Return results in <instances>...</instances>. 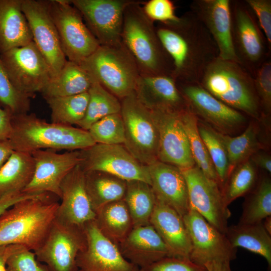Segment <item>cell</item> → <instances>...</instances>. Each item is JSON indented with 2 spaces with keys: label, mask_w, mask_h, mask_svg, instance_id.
<instances>
[{
  "label": "cell",
  "mask_w": 271,
  "mask_h": 271,
  "mask_svg": "<svg viewBox=\"0 0 271 271\" xmlns=\"http://www.w3.org/2000/svg\"><path fill=\"white\" fill-rule=\"evenodd\" d=\"M157 35L173 64L176 82L199 83L207 65L218 56L212 36L197 15L189 12L175 22L159 23Z\"/></svg>",
  "instance_id": "1"
},
{
  "label": "cell",
  "mask_w": 271,
  "mask_h": 271,
  "mask_svg": "<svg viewBox=\"0 0 271 271\" xmlns=\"http://www.w3.org/2000/svg\"><path fill=\"white\" fill-rule=\"evenodd\" d=\"M48 193L17 202L0 216V246L16 244L35 251L55 221L59 202Z\"/></svg>",
  "instance_id": "2"
},
{
  "label": "cell",
  "mask_w": 271,
  "mask_h": 271,
  "mask_svg": "<svg viewBox=\"0 0 271 271\" xmlns=\"http://www.w3.org/2000/svg\"><path fill=\"white\" fill-rule=\"evenodd\" d=\"M8 140L14 151L29 153L40 150H81L96 144L88 130L48 122L33 113L12 115Z\"/></svg>",
  "instance_id": "3"
},
{
  "label": "cell",
  "mask_w": 271,
  "mask_h": 271,
  "mask_svg": "<svg viewBox=\"0 0 271 271\" xmlns=\"http://www.w3.org/2000/svg\"><path fill=\"white\" fill-rule=\"evenodd\" d=\"M143 3L132 0L125 8L122 42L132 55L140 76H172V60L157 35L154 22L145 14Z\"/></svg>",
  "instance_id": "4"
},
{
  "label": "cell",
  "mask_w": 271,
  "mask_h": 271,
  "mask_svg": "<svg viewBox=\"0 0 271 271\" xmlns=\"http://www.w3.org/2000/svg\"><path fill=\"white\" fill-rule=\"evenodd\" d=\"M198 83L229 106L259 117L260 104L253 78L240 63L218 56L206 67Z\"/></svg>",
  "instance_id": "5"
},
{
  "label": "cell",
  "mask_w": 271,
  "mask_h": 271,
  "mask_svg": "<svg viewBox=\"0 0 271 271\" xmlns=\"http://www.w3.org/2000/svg\"><path fill=\"white\" fill-rule=\"evenodd\" d=\"M79 65L119 100L134 92L140 76L137 63L122 40L115 45H100Z\"/></svg>",
  "instance_id": "6"
},
{
  "label": "cell",
  "mask_w": 271,
  "mask_h": 271,
  "mask_svg": "<svg viewBox=\"0 0 271 271\" xmlns=\"http://www.w3.org/2000/svg\"><path fill=\"white\" fill-rule=\"evenodd\" d=\"M125 131L123 145L141 163L148 166L158 160L159 134L150 109L134 92L120 100Z\"/></svg>",
  "instance_id": "7"
},
{
  "label": "cell",
  "mask_w": 271,
  "mask_h": 271,
  "mask_svg": "<svg viewBox=\"0 0 271 271\" xmlns=\"http://www.w3.org/2000/svg\"><path fill=\"white\" fill-rule=\"evenodd\" d=\"M45 1L66 58L79 64L99 47V43L70 1Z\"/></svg>",
  "instance_id": "8"
},
{
  "label": "cell",
  "mask_w": 271,
  "mask_h": 271,
  "mask_svg": "<svg viewBox=\"0 0 271 271\" xmlns=\"http://www.w3.org/2000/svg\"><path fill=\"white\" fill-rule=\"evenodd\" d=\"M3 64L17 90L30 98L41 92L53 76L33 41L0 54Z\"/></svg>",
  "instance_id": "9"
},
{
  "label": "cell",
  "mask_w": 271,
  "mask_h": 271,
  "mask_svg": "<svg viewBox=\"0 0 271 271\" xmlns=\"http://www.w3.org/2000/svg\"><path fill=\"white\" fill-rule=\"evenodd\" d=\"M86 243L84 228L55 219L43 243L34 252L37 260L46 264L50 271H79L76 258Z\"/></svg>",
  "instance_id": "10"
},
{
  "label": "cell",
  "mask_w": 271,
  "mask_h": 271,
  "mask_svg": "<svg viewBox=\"0 0 271 271\" xmlns=\"http://www.w3.org/2000/svg\"><path fill=\"white\" fill-rule=\"evenodd\" d=\"M80 151V166L84 172H103L125 181L139 180L151 185L148 166L139 162L123 145L96 143Z\"/></svg>",
  "instance_id": "11"
},
{
  "label": "cell",
  "mask_w": 271,
  "mask_h": 271,
  "mask_svg": "<svg viewBox=\"0 0 271 271\" xmlns=\"http://www.w3.org/2000/svg\"><path fill=\"white\" fill-rule=\"evenodd\" d=\"M191 243L189 258L204 265L210 261L230 262L236 257L237 248L225 234L209 223L192 207L183 216Z\"/></svg>",
  "instance_id": "12"
},
{
  "label": "cell",
  "mask_w": 271,
  "mask_h": 271,
  "mask_svg": "<svg viewBox=\"0 0 271 271\" xmlns=\"http://www.w3.org/2000/svg\"><path fill=\"white\" fill-rule=\"evenodd\" d=\"M180 169L187 183L190 207L225 234L231 213L219 185L207 178L196 165Z\"/></svg>",
  "instance_id": "13"
},
{
  "label": "cell",
  "mask_w": 271,
  "mask_h": 271,
  "mask_svg": "<svg viewBox=\"0 0 271 271\" xmlns=\"http://www.w3.org/2000/svg\"><path fill=\"white\" fill-rule=\"evenodd\" d=\"M132 0H71L100 45L121 42L124 12Z\"/></svg>",
  "instance_id": "14"
},
{
  "label": "cell",
  "mask_w": 271,
  "mask_h": 271,
  "mask_svg": "<svg viewBox=\"0 0 271 271\" xmlns=\"http://www.w3.org/2000/svg\"><path fill=\"white\" fill-rule=\"evenodd\" d=\"M31 154L34 161V172L31 182L23 192L29 194L48 193L60 198L61 183L81 162L80 150L59 153L52 150H40Z\"/></svg>",
  "instance_id": "15"
},
{
  "label": "cell",
  "mask_w": 271,
  "mask_h": 271,
  "mask_svg": "<svg viewBox=\"0 0 271 271\" xmlns=\"http://www.w3.org/2000/svg\"><path fill=\"white\" fill-rule=\"evenodd\" d=\"M150 110L159 134L158 160L181 169L195 166L188 139L180 119L181 110Z\"/></svg>",
  "instance_id": "16"
},
{
  "label": "cell",
  "mask_w": 271,
  "mask_h": 271,
  "mask_svg": "<svg viewBox=\"0 0 271 271\" xmlns=\"http://www.w3.org/2000/svg\"><path fill=\"white\" fill-rule=\"evenodd\" d=\"M22 10L28 21L33 41L56 76L67 61L56 28L44 0H22ZM52 77V78H53Z\"/></svg>",
  "instance_id": "17"
},
{
  "label": "cell",
  "mask_w": 271,
  "mask_h": 271,
  "mask_svg": "<svg viewBox=\"0 0 271 271\" xmlns=\"http://www.w3.org/2000/svg\"><path fill=\"white\" fill-rule=\"evenodd\" d=\"M189 109L225 133L240 127L246 118L213 96L198 83L176 82Z\"/></svg>",
  "instance_id": "18"
},
{
  "label": "cell",
  "mask_w": 271,
  "mask_h": 271,
  "mask_svg": "<svg viewBox=\"0 0 271 271\" xmlns=\"http://www.w3.org/2000/svg\"><path fill=\"white\" fill-rule=\"evenodd\" d=\"M84 229L87 243L76 258L79 271H138L139 268L126 260L117 246L100 232L94 220Z\"/></svg>",
  "instance_id": "19"
},
{
  "label": "cell",
  "mask_w": 271,
  "mask_h": 271,
  "mask_svg": "<svg viewBox=\"0 0 271 271\" xmlns=\"http://www.w3.org/2000/svg\"><path fill=\"white\" fill-rule=\"evenodd\" d=\"M61 202L56 219L66 224L84 228L96 218L85 185V172L80 165L64 179L60 186Z\"/></svg>",
  "instance_id": "20"
},
{
  "label": "cell",
  "mask_w": 271,
  "mask_h": 271,
  "mask_svg": "<svg viewBox=\"0 0 271 271\" xmlns=\"http://www.w3.org/2000/svg\"><path fill=\"white\" fill-rule=\"evenodd\" d=\"M193 11L212 36L218 50V56L240 64L233 42L230 2L196 1L193 3Z\"/></svg>",
  "instance_id": "21"
},
{
  "label": "cell",
  "mask_w": 271,
  "mask_h": 271,
  "mask_svg": "<svg viewBox=\"0 0 271 271\" xmlns=\"http://www.w3.org/2000/svg\"><path fill=\"white\" fill-rule=\"evenodd\" d=\"M148 166L156 199L183 217L188 212L190 205L187 183L181 170L158 160Z\"/></svg>",
  "instance_id": "22"
},
{
  "label": "cell",
  "mask_w": 271,
  "mask_h": 271,
  "mask_svg": "<svg viewBox=\"0 0 271 271\" xmlns=\"http://www.w3.org/2000/svg\"><path fill=\"white\" fill-rule=\"evenodd\" d=\"M117 247L122 256L139 268L173 256L151 224L133 227Z\"/></svg>",
  "instance_id": "23"
},
{
  "label": "cell",
  "mask_w": 271,
  "mask_h": 271,
  "mask_svg": "<svg viewBox=\"0 0 271 271\" xmlns=\"http://www.w3.org/2000/svg\"><path fill=\"white\" fill-rule=\"evenodd\" d=\"M150 222L173 256L189 258L190 237L183 218L175 210L156 199Z\"/></svg>",
  "instance_id": "24"
},
{
  "label": "cell",
  "mask_w": 271,
  "mask_h": 271,
  "mask_svg": "<svg viewBox=\"0 0 271 271\" xmlns=\"http://www.w3.org/2000/svg\"><path fill=\"white\" fill-rule=\"evenodd\" d=\"M134 92L150 109L180 110L188 107L176 80L171 76H140Z\"/></svg>",
  "instance_id": "25"
},
{
  "label": "cell",
  "mask_w": 271,
  "mask_h": 271,
  "mask_svg": "<svg viewBox=\"0 0 271 271\" xmlns=\"http://www.w3.org/2000/svg\"><path fill=\"white\" fill-rule=\"evenodd\" d=\"M234 45L240 64L261 65L265 47L261 32L245 7L236 5L234 11Z\"/></svg>",
  "instance_id": "26"
},
{
  "label": "cell",
  "mask_w": 271,
  "mask_h": 271,
  "mask_svg": "<svg viewBox=\"0 0 271 271\" xmlns=\"http://www.w3.org/2000/svg\"><path fill=\"white\" fill-rule=\"evenodd\" d=\"M22 0H0V54L33 41Z\"/></svg>",
  "instance_id": "27"
},
{
  "label": "cell",
  "mask_w": 271,
  "mask_h": 271,
  "mask_svg": "<svg viewBox=\"0 0 271 271\" xmlns=\"http://www.w3.org/2000/svg\"><path fill=\"white\" fill-rule=\"evenodd\" d=\"M95 80L79 64L67 60L40 93L44 98L77 95L88 92Z\"/></svg>",
  "instance_id": "28"
},
{
  "label": "cell",
  "mask_w": 271,
  "mask_h": 271,
  "mask_svg": "<svg viewBox=\"0 0 271 271\" xmlns=\"http://www.w3.org/2000/svg\"><path fill=\"white\" fill-rule=\"evenodd\" d=\"M95 222L100 232L117 246L133 228L124 199L106 204L96 211Z\"/></svg>",
  "instance_id": "29"
},
{
  "label": "cell",
  "mask_w": 271,
  "mask_h": 271,
  "mask_svg": "<svg viewBox=\"0 0 271 271\" xmlns=\"http://www.w3.org/2000/svg\"><path fill=\"white\" fill-rule=\"evenodd\" d=\"M35 164L31 153L15 151L0 168V199L23 192L31 182Z\"/></svg>",
  "instance_id": "30"
},
{
  "label": "cell",
  "mask_w": 271,
  "mask_h": 271,
  "mask_svg": "<svg viewBox=\"0 0 271 271\" xmlns=\"http://www.w3.org/2000/svg\"><path fill=\"white\" fill-rule=\"evenodd\" d=\"M225 235L233 247H241L263 257L268 269L271 267V236L262 221L251 224L238 223L228 226Z\"/></svg>",
  "instance_id": "31"
},
{
  "label": "cell",
  "mask_w": 271,
  "mask_h": 271,
  "mask_svg": "<svg viewBox=\"0 0 271 271\" xmlns=\"http://www.w3.org/2000/svg\"><path fill=\"white\" fill-rule=\"evenodd\" d=\"M84 172L86 188L95 212L107 204L124 198L125 181L103 172Z\"/></svg>",
  "instance_id": "32"
},
{
  "label": "cell",
  "mask_w": 271,
  "mask_h": 271,
  "mask_svg": "<svg viewBox=\"0 0 271 271\" xmlns=\"http://www.w3.org/2000/svg\"><path fill=\"white\" fill-rule=\"evenodd\" d=\"M126 182V188L123 199L129 211L133 227L150 224L156 202L151 185L139 180Z\"/></svg>",
  "instance_id": "33"
},
{
  "label": "cell",
  "mask_w": 271,
  "mask_h": 271,
  "mask_svg": "<svg viewBox=\"0 0 271 271\" xmlns=\"http://www.w3.org/2000/svg\"><path fill=\"white\" fill-rule=\"evenodd\" d=\"M179 114L196 166L207 178L216 182L221 188L217 173L199 132L197 115L188 106L181 110Z\"/></svg>",
  "instance_id": "34"
},
{
  "label": "cell",
  "mask_w": 271,
  "mask_h": 271,
  "mask_svg": "<svg viewBox=\"0 0 271 271\" xmlns=\"http://www.w3.org/2000/svg\"><path fill=\"white\" fill-rule=\"evenodd\" d=\"M214 130L225 149L230 173L235 167L249 159L261 148L257 128L253 124H249L242 134L237 137H231Z\"/></svg>",
  "instance_id": "35"
},
{
  "label": "cell",
  "mask_w": 271,
  "mask_h": 271,
  "mask_svg": "<svg viewBox=\"0 0 271 271\" xmlns=\"http://www.w3.org/2000/svg\"><path fill=\"white\" fill-rule=\"evenodd\" d=\"M51 109V122L78 125L84 118L88 103V92L67 96L45 98Z\"/></svg>",
  "instance_id": "36"
},
{
  "label": "cell",
  "mask_w": 271,
  "mask_h": 271,
  "mask_svg": "<svg viewBox=\"0 0 271 271\" xmlns=\"http://www.w3.org/2000/svg\"><path fill=\"white\" fill-rule=\"evenodd\" d=\"M89 100L85 115L78 126L88 130L101 118L120 113V100L95 80L88 91Z\"/></svg>",
  "instance_id": "37"
},
{
  "label": "cell",
  "mask_w": 271,
  "mask_h": 271,
  "mask_svg": "<svg viewBox=\"0 0 271 271\" xmlns=\"http://www.w3.org/2000/svg\"><path fill=\"white\" fill-rule=\"evenodd\" d=\"M271 216V181L263 177L243 204L241 224L261 222Z\"/></svg>",
  "instance_id": "38"
},
{
  "label": "cell",
  "mask_w": 271,
  "mask_h": 271,
  "mask_svg": "<svg viewBox=\"0 0 271 271\" xmlns=\"http://www.w3.org/2000/svg\"><path fill=\"white\" fill-rule=\"evenodd\" d=\"M255 167L248 159L231 171L221 189L224 202L228 206L235 199L253 188L257 179Z\"/></svg>",
  "instance_id": "39"
},
{
  "label": "cell",
  "mask_w": 271,
  "mask_h": 271,
  "mask_svg": "<svg viewBox=\"0 0 271 271\" xmlns=\"http://www.w3.org/2000/svg\"><path fill=\"white\" fill-rule=\"evenodd\" d=\"M199 132L217 173L221 189L230 173V169L225 149L214 128L198 122Z\"/></svg>",
  "instance_id": "40"
},
{
  "label": "cell",
  "mask_w": 271,
  "mask_h": 271,
  "mask_svg": "<svg viewBox=\"0 0 271 271\" xmlns=\"http://www.w3.org/2000/svg\"><path fill=\"white\" fill-rule=\"evenodd\" d=\"M96 143L123 145L125 131L120 113L107 115L93 123L88 130Z\"/></svg>",
  "instance_id": "41"
},
{
  "label": "cell",
  "mask_w": 271,
  "mask_h": 271,
  "mask_svg": "<svg viewBox=\"0 0 271 271\" xmlns=\"http://www.w3.org/2000/svg\"><path fill=\"white\" fill-rule=\"evenodd\" d=\"M0 105L12 115L27 113L30 109V98L14 86L0 58Z\"/></svg>",
  "instance_id": "42"
},
{
  "label": "cell",
  "mask_w": 271,
  "mask_h": 271,
  "mask_svg": "<svg viewBox=\"0 0 271 271\" xmlns=\"http://www.w3.org/2000/svg\"><path fill=\"white\" fill-rule=\"evenodd\" d=\"M7 271H50L48 266L36 259L35 252L21 246L8 259Z\"/></svg>",
  "instance_id": "43"
},
{
  "label": "cell",
  "mask_w": 271,
  "mask_h": 271,
  "mask_svg": "<svg viewBox=\"0 0 271 271\" xmlns=\"http://www.w3.org/2000/svg\"><path fill=\"white\" fill-rule=\"evenodd\" d=\"M253 78L255 89L260 104L269 113L271 110V63L263 62L255 71Z\"/></svg>",
  "instance_id": "44"
},
{
  "label": "cell",
  "mask_w": 271,
  "mask_h": 271,
  "mask_svg": "<svg viewBox=\"0 0 271 271\" xmlns=\"http://www.w3.org/2000/svg\"><path fill=\"white\" fill-rule=\"evenodd\" d=\"M139 271H208L204 265L196 263L186 257L168 256L148 266L139 268Z\"/></svg>",
  "instance_id": "45"
},
{
  "label": "cell",
  "mask_w": 271,
  "mask_h": 271,
  "mask_svg": "<svg viewBox=\"0 0 271 271\" xmlns=\"http://www.w3.org/2000/svg\"><path fill=\"white\" fill-rule=\"evenodd\" d=\"M142 5L146 15L154 22L167 23L179 19L175 13V7L170 0H150Z\"/></svg>",
  "instance_id": "46"
},
{
  "label": "cell",
  "mask_w": 271,
  "mask_h": 271,
  "mask_svg": "<svg viewBox=\"0 0 271 271\" xmlns=\"http://www.w3.org/2000/svg\"><path fill=\"white\" fill-rule=\"evenodd\" d=\"M247 5L256 14L259 25L268 44L271 43V1L270 0H246Z\"/></svg>",
  "instance_id": "47"
},
{
  "label": "cell",
  "mask_w": 271,
  "mask_h": 271,
  "mask_svg": "<svg viewBox=\"0 0 271 271\" xmlns=\"http://www.w3.org/2000/svg\"><path fill=\"white\" fill-rule=\"evenodd\" d=\"M44 193L29 194L23 192L7 194L0 199V216L9 208L20 201L40 197Z\"/></svg>",
  "instance_id": "48"
},
{
  "label": "cell",
  "mask_w": 271,
  "mask_h": 271,
  "mask_svg": "<svg viewBox=\"0 0 271 271\" xmlns=\"http://www.w3.org/2000/svg\"><path fill=\"white\" fill-rule=\"evenodd\" d=\"M12 115L0 107V141L8 140L12 131Z\"/></svg>",
  "instance_id": "49"
},
{
  "label": "cell",
  "mask_w": 271,
  "mask_h": 271,
  "mask_svg": "<svg viewBox=\"0 0 271 271\" xmlns=\"http://www.w3.org/2000/svg\"><path fill=\"white\" fill-rule=\"evenodd\" d=\"M250 160L255 165L268 173H271V158L270 155L264 153L256 152L250 157Z\"/></svg>",
  "instance_id": "50"
},
{
  "label": "cell",
  "mask_w": 271,
  "mask_h": 271,
  "mask_svg": "<svg viewBox=\"0 0 271 271\" xmlns=\"http://www.w3.org/2000/svg\"><path fill=\"white\" fill-rule=\"evenodd\" d=\"M21 246L16 244L0 246V271H7L6 263L8 258Z\"/></svg>",
  "instance_id": "51"
},
{
  "label": "cell",
  "mask_w": 271,
  "mask_h": 271,
  "mask_svg": "<svg viewBox=\"0 0 271 271\" xmlns=\"http://www.w3.org/2000/svg\"><path fill=\"white\" fill-rule=\"evenodd\" d=\"M14 151L9 140L0 141V168Z\"/></svg>",
  "instance_id": "52"
},
{
  "label": "cell",
  "mask_w": 271,
  "mask_h": 271,
  "mask_svg": "<svg viewBox=\"0 0 271 271\" xmlns=\"http://www.w3.org/2000/svg\"><path fill=\"white\" fill-rule=\"evenodd\" d=\"M208 271H232L230 262L213 261L204 264Z\"/></svg>",
  "instance_id": "53"
},
{
  "label": "cell",
  "mask_w": 271,
  "mask_h": 271,
  "mask_svg": "<svg viewBox=\"0 0 271 271\" xmlns=\"http://www.w3.org/2000/svg\"><path fill=\"white\" fill-rule=\"evenodd\" d=\"M262 224L267 232L271 234V216L265 218L262 221Z\"/></svg>",
  "instance_id": "54"
},
{
  "label": "cell",
  "mask_w": 271,
  "mask_h": 271,
  "mask_svg": "<svg viewBox=\"0 0 271 271\" xmlns=\"http://www.w3.org/2000/svg\"><path fill=\"white\" fill-rule=\"evenodd\" d=\"M138 271H139V269Z\"/></svg>",
  "instance_id": "55"
}]
</instances>
